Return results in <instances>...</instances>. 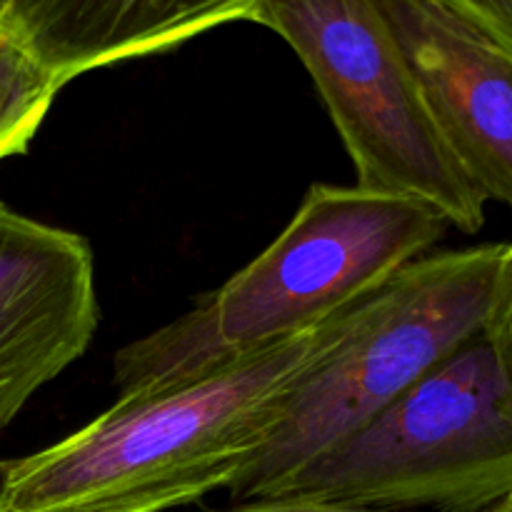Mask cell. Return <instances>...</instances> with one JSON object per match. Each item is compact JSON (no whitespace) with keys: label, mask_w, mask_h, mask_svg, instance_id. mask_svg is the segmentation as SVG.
<instances>
[{"label":"cell","mask_w":512,"mask_h":512,"mask_svg":"<svg viewBox=\"0 0 512 512\" xmlns=\"http://www.w3.org/2000/svg\"><path fill=\"white\" fill-rule=\"evenodd\" d=\"M343 313L195 380L118 398L68 438L0 463V512H170L228 490Z\"/></svg>","instance_id":"obj_1"},{"label":"cell","mask_w":512,"mask_h":512,"mask_svg":"<svg viewBox=\"0 0 512 512\" xmlns=\"http://www.w3.org/2000/svg\"><path fill=\"white\" fill-rule=\"evenodd\" d=\"M448 220L420 200L315 183L233 278L113 360L118 398L203 378L328 323L428 255Z\"/></svg>","instance_id":"obj_2"},{"label":"cell","mask_w":512,"mask_h":512,"mask_svg":"<svg viewBox=\"0 0 512 512\" xmlns=\"http://www.w3.org/2000/svg\"><path fill=\"white\" fill-rule=\"evenodd\" d=\"M508 243L423 255L348 308L298 380L263 448L230 483L238 503L273 498L298 470L373 423L493 318Z\"/></svg>","instance_id":"obj_3"},{"label":"cell","mask_w":512,"mask_h":512,"mask_svg":"<svg viewBox=\"0 0 512 512\" xmlns=\"http://www.w3.org/2000/svg\"><path fill=\"white\" fill-rule=\"evenodd\" d=\"M278 495L393 512H480L510 498L512 365L498 340L473 335Z\"/></svg>","instance_id":"obj_4"},{"label":"cell","mask_w":512,"mask_h":512,"mask_svg":"<svg viewBox=\"0 0 512 512\" xmlns=\"http://www.w3.org/2000/svg\"><path fill=\"white\" fill-rule=\"evenodd\" d=\"M308 68L358 173V188L420 200L478 233L485 198L440 138L375 0H255L248 18Z\"/></svg>","instance_id":"obj_5"},{"label":"cell","mask_w":512,"mask_h":512,"mask_svg":"<svg viewBox=\"0 0 512 512\" xmlns=\"http://www.w3.org/2000/svg\"><path fill=\"white\" fill-rule=\"evenodd\" d=\"M98 330L88 240L0 203V433Z\"/></svg>","instance_id":"obj_6"},{"label":"cell","mask_w":512,"mask_h":512,"mask_svg":"<svg viewBox=\"0 0 512 512\" xmlns=\"http://www.w3.org/2000/svg\"><path fill=\"white\" fill-rule=\"evenodd\" d=\"M430 118L488 200L512 208V53L440 0H375Z\"/></svg>","instance_id":"obj_7"},{"label":"cell","mask_w":512,"mask_h":512,"mask_svg":"<svg viewBox=\"0 0 512 512\" xmlns=\"http://www.w3.org/2000/svg\"><path fill=\"white\" fill-rule=\"evenodd\" d=\"M255 0H8L10 23L60 85L95 68L163 53L215 25L245 20Z\"/></svg>","instance_id":"obj_8"},{"label":"cell","mask_w":512,"mask_h":512,"mask_svg":"<svg viewBox=\"0 0 512 512\" xmlns=\"http://www.w3.org/2000/svg\"><path fill=\"white\" fill-rule=\"evenodd\" d=\"M63 85L0 13V163L28 153Z\"/></svg>","instance_id":"obj_9"},{"label":"cell","mask_w":512,"mask_h":512,"mask_svg":"<svg viewBox=\"0 0 512 512\" xmlns=\"http://www.w3.org/2000/svg\"><path fill=\"white\" fill-rule=\"evenodd\" d=\"M512 53V0H440Z\"/></svg>","instance_id":"obj_10"},{"label":"cell","mask_w":512,"mask_h":512,"mask_svg":"<svg viewBox=\"0 0 512 512\" xmlns=\"http://www.w3.org/2000/svg\"><path fill=\"white\" fill-rule=\"evenodd\" d=\"M220 512H393V510L335 503V500L303 498V495H275V498H260V500H248V503H238L235 508L220 510Z\"/></svg>","instance_id":"obj_11"},{"label":"cell","mask_w":512,"mask_h":512,"mask_svg":"<svg viewBox=\"0 0 512 512\" xmlns=\"http://www.w3.org/2000/svg\"><path fill=\"white\" fill-rule=\"evenodd\" d=\"M490 335L498 340L500 350L512 365V243H508V255H505L503 280H500L498 303H495L493 318L488 325Z\"/></svg>","instance_id":"obj_12"},{"label":"cell","mask_w":512,"mask_h":512,"mask_svg":"<svg viewBox=\"0 0 512 512\" xmlns=\"http://www.w3.org/2000/svg\"><path fill=\"white\" fill-rule=\"evenodd\" d=\"M480 512H512V495H510V498H505V500H498V503L490 505V508H485Z\"/></svg>","instance_id":"obj_13"},{"label":"cell","mask_w":512,"mask_h":512,"mask_svg":"<svg viewBox=\"0 0 512 512\" xmlns=\"http://www.w3.org/2000/svg\"><path fill=\"white\" fill-rule=\"evenodd\" d=\"M5 8H8V0H0V13H5Z\"/></svg>","instance_id":"obj_14"}]
</instances>
